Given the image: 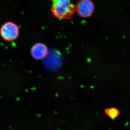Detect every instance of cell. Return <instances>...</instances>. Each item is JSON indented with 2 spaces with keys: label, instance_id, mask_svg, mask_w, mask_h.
I'll list each match as a JSON object with an SVG mask.
<instances>
[{
  "label": "cell",
  "instance_id": "5",
  "mask_svg": "<svg viewBox=\"0 0 130 130\" xmlns=\"http://www.w3.org/2000/svg\"><path fill=\"white\" fill-rule=\"evenodd\" d=\"M105 113L112 119H116L120 114L119 110L116 108L111 107L107 108L105 110Z\"/></svg>",
  "mask_w": 130,
  "mask_h": 130
},
{
  "label": "cell",
  "instance_id": "2",
  "mask_svg": "<svg viewBox=\"0 0 130 130\" xmlns=\"http://www.w3.org/2000/svg\"><path fill=\"white\" fill-rule=\"evenodd\" d=\"M0 33L3 38L5 40L12 41L16 39L18 36V26L13 22H6L1 27Z\"/></svg>",
  "mask_w": 130,
  "mask_h": 130
},
{
  "label": "cell",
  "instance_id": "3",
  "mask_svg": "<svg viewBox=\"0 0 130 130\" xmlns=\"http://www.w3.org/2000/svg\"><path fill=\"white\" fill-rule=\"evenodd\" d=\"M94 5L89 0L79 1L75 6V10L82 18H88L93 14L94 10Z\"/></svg>",
  "mask_w": 130,
  "mask_h": 130
},
{
  "label": "cell",
  "instance_id": "4",
  "mask_svg": "<svg viewBox=\"0 0 130 130\" xmlns=\"http://www.w3.org/2000/svg\"><path fill=\"white\" fill-rule=\"evenodd\" d=\"M31 53L32 57L37 60H40L45 58L48 54L47 48L45 44L37 43L34 44L31 49Z\"/></svg>",
  "mask_w": 130,
  "mask_h": 130
},
{
  "label": "cell",
  "instance_id": "1",
  "mask_svg": "<svg viewBox=\"0 0 130 130\" xmlns=\"http://www.w3.org/2000/svg\"><path fill=\"white\" fill-rule=\"evenodd\" d=\"M51 10L55 16L64 19H71L75 10V6L68 0L53 1Z\"/></svg>",
  "mask_w": 130,
  "mask_h": 130
}]
</instances>
